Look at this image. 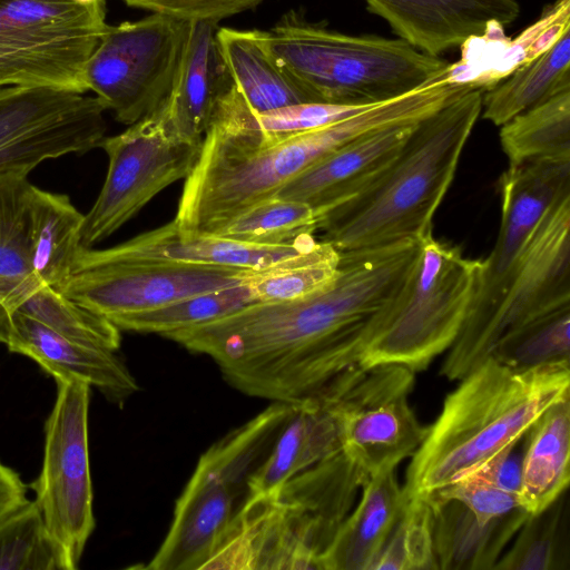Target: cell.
Returning a JSON list of instances; mask_svg holds the SVG:
<instances>
[{
	"label": "cell",
	"instance_id": "cell-14",
	"mask_svg": "<svg viewBox=\"0 0 570 570\" xmlns=\"http://www.w3.org/2000/svg\"><path fill=\"white\" fill-rule=\"evenodd\" d=\"M165 101L125 131L102 140L100 147L108 157V170L83 218L85 247L111 236L157 194L191 171L202 144L184 141L174 132Z\"/></svg>",
	"mask_w": 570,
	"mask_h": 570
},
{
	"label": "cell",
	"instance_id": "cell-5",
	"mask_svg": "<svg viewBox=\"0 0 570 570\" xmlns=\"http://www.w3.org/2000/svg\"><path fill=\"white\" fill-rule=\"evenodd\" d=\"M368 476L342 451L250 495L202 570H322V557Z\"/></svg>",
	"mask_w": 570,
	"mask_h": 570
},
{
	"label": "cell",
	"instance_id": "cell-10",
	"mask_svg": "<svg viewBox=\"0 0 570 570\" xmlns=\"http://www.w3.org/2000/svg\"><path fill=\"white\" fill-rule=\"evenodd\" d=\"M501 222L494 246L480 261L476 287L461 331L440 374L461 380L473 371L479 340L547 210L570 195V159H538L509 165L500 179Z\"/></svg>",
	"mask_w": 570,
	"mask_h": 570
},
{
	"label": "cell",
	"instance_id": "cell-4",
	"mask_svg": "<svg viewBox=\"0 0 570 570\" xmlns=\"http://www.w3.org/2000/svg\"><path fill=\"white\" fill-rule=\"evenodd\" d=\"M412 455L402 490L423 498L475 472L521 440L554 403L569 397V363L524 371L493 357L460 380Z\"/></svg>",
	"mask_w": 570,
	"mask_h": 570
},
{
	"label": "cell",
	"instance_id": "cell-41",
	"mask_svg": "<svg viewBox=\"0 0 570 570\" xmlns=\"http://www.w3.org/2000/svg\"><path fill=\"white\" fill-rule=\"evenodd\" d=\"M425 500H456L483 522L501 518L520 508L517 494L475 474H470L448 485Z\"/></svg>",
	"mask_w": 570,
	"mask_h": 570
},
{
	"label": "cell",
	"instance_id": "cell-28",
	"mask_svg": "<svg viewBox=\"0 0 570 570\" xmlns=\"http://www.w3.org/2000/svg\"><path fill=\"white\" fill-rule=\"evenodd\" d=\"M570 397L551 405L525 434L519 504L529 514L550 505L568 490Z\"/></svg>",
	"mask_w": 570,
	"mask_h": 570
},
{
	"label": "cell",
	"instance_id": "cell-20",
	"mask_svg": "<svg viewBox=\"0 0 570 570\" xmlns=\"http://www.w3.org/2000/svg\"><path fill=\"white\" fill-rule=\"evenodd\" d=\"M6 346L35 361L56 381H82L119 406L138 391L136 379L117 352L69 340L21 313L13 315Z\"/></svg>",
	"mask_w": 570,
	"mask_h": 570
},
{
	"label": "cell",
	"instance_id": "cell-34",
	"mask_svg": "<svg viewBox=\"0 0 570 570\" xmlns=\"http://www.w3.org/2000/svg\"><path fill=\"white\" fill-rule=\"evenodd\" d=\"M570 304L540 314L503 335L491 356L500 364L524 371L569 363Z\"/></svg>",
	"mask_w": 570,
	"mask_h": 570
},
{
	"label": "cell",
	"instance_id": "cell-36",
	"mask_svg": "<svg viewBox=\"0 0 570 570\" xmlns=\"http://www.w3.org/2000/svg\"><path fill=\"white\" fill-rule=\"evenodd\" d=\"M317 220L309 205L273 197L243 212L214 235L258 245H292L314 236Z\"/></svg>",
	"mask_w": 570,
	"mask_h": 570
},
{
	"label": "cell",
	"instance_id": "cell-35",
	"mask_svg": "<svg viewBox=\"0 0 570 570\" xmlns=\"http://www.w3.org/2000/svg\"><path fill=\"white\" fill-rule=\"evenodd\" d=\"M256 304L248 287L240 284L189 296L165 306L120 316L112 324L120 331L165 336L224 317Z\"/></svg>",
	"mask_w": 570,
	"mask_h": 570
},
{
	"label": "cell",
	"instance_id": "cell-13",
	"mask_svg": "<svg viewBox=\"0 0 570 570\" xmlns=\"http://www.w3.org/2000/svg\"><path fill=\"white\" fill-rule=\"evenodd\" d=\"M414 373L397 364L357 366L320 393L337 419L342 452L368 478L396 468L425 438L409 402Z\"/></svg>",
	"mask_w": 570,
	"mask_h": 570
},
{
	"label": "cell",
	"instance_id": "cell-37",
	"mask_svg": "<svg viewBox=\"0 0 570 570\" xmlns=\"http://www.w3.org/2000/svg\"><path fill=\"white\" fill-rule=\"evenodd\" d=\"M17 312L86 345L118 352L121 344L120 330L110 321L45 284L29 294Z\"/></svg>",
	"mask_w": 570,
	"mask_h": 570
},
{
	"label": "cell",
	"instance_id": "cell-40",
	"mask_svg": "<svg viewBox=\"0 0 570 570\" xmlns=\"http://www.w3.org/2000/svg\"><path fill=\"white\" fill-rule=\"evenodd\" d=\"M570 29V0H556L542 11L539 19L509 41L488 70L478 75L474 86L488 90L511 75L520 66L548 50Z\"/></svg>",
	"mask_w": 570,
	"mask_h": 570
},
{
	"label": "cell",
	"instance_id": "cell-2",
	"mask_svg": "<svg viewBox=\"0 0 570 570\" xmlns=\"http://www.w3.org/2000/svg\"><path fill=\"white\" fill-rule=\"evenodd\" d=\"M424 112L422 97L410 91L322 128L273 137L242 127L217 107L173 220L184 235H214L331 151L368 131L417 121Z\"/></svg>",
	"mask_w": 570,
	"mask_h": 570
},
{
	"label": "cell",
	"instance_id": "cell-27",
	"mask_svg": "<svg viewBox=\"0 0 570 570\" xmlns=\"http://www.w3.org/2000/svg\"><path fill=\"white\" fill-rule=\"evenodd\" d=\"M216 37L233 82L254 112L320 102L271 57L258 30L218 28Z\"/></svg>",
	"mask_w": 570,
	"mask_h": 570
},
{
	"label": "cell",
	"instance_id": "cell-32",
	"mask_svg": "<svg viewBox=\"0 0 570 570\" xmlns=\"http://www.w3.org/2000/svg\"><path fill=\"white\" fill-rule=\"evenodd\" d=\"M341 253L315 240L302 253L264 269H249L243 283L256 303L301 299L327 288L338 273Z\"/></svg>",
	"mask_w": 570,
	"mask_h": 570
},
{
	"label": "cell",
	"instance_id": "cell-7",
	"mask_svg": "<svg viewBox=\"0 0 570 570\" xmlns=\"http://www.w3.org/2000/svg\"><path fill=\"white\" fill-rule=\"evenodd\" d=\"M480 264L432 234L420 240L396 291L363 325L360 365L426 368L458 337Z\"/></svg>",
	"mask_w": 570,
	"mask_h": 570
},
{
	"label": "cell",
	"instance_id": "cell-42",
	"mask_svg": "<svg viewBox=\"0 0 570 570\" xmlns=\"http://www.w3.org/2000/svg\"><path fill=\"white\" fill-rule=\"evenodd\" d=\"M126 4L195 22L218 23L234 14L250 10L264 0H122Z\"/></svg>",
	"mask_w": 570,
	"mask_h": 570
},
{
	"label": "cell",
	"instance_id": "cell-22",
	"mask_svg": "<svg viewBox=\"0 0 570 570\" xmlns=\"http://www.w3.org/2000/svg\"><path fill=\"white\" fill-rule=\"evenodd\" d=\"M218 23L195 21L180 59L166 114L174 132L200 145L220 98L234 85L217 42Z\"/></svg>",
	"mask_w": 570,
	"mask_h": 570
},
{
	"label": "cell",
	"instance_id": "cell-15",
	"mask_svg": "<svg viewBox=\"0 0 570 570\" xmlns=\"http://www.w3.org/2000/svg\"><path fill=\"white\" fill-rule=\"evenodd\" d=\"M106 107L95 96L39 86L0 89V170L31 171L48 159L83 155L106 137Z\"/></svg>",
	"mask_w": 570,
	"mask_h": 570
},
{
	"label": "cell",
	"instance_id": "cell-29",
	"mask_svg": "<svg viewBox=\"0 0 570 570\" xmlns=\"http://www.w3.org/2000/svg\"><path fill=\"white\" fill-rule=\"evenodd\" d=\"M29 173L0 170V299L14 313L42 284L31 266L28 202L32 184Z\"/></svg>",
	"mask_w": 570,
	"mask_h": 570
},
{
	"label": "cell",
	"instance_id": "cell-8",
	"mask_svg": "<svg viewBox=\"0 0 570 570\" xmlns=\"http://www.w3.org/2000/svg\"><path fill=\"white\" fill-rule=\"evenodd\" d=\"M295 404L272 402L212 444L176 501L168 532L146 569L202 570L250 495V481L271 453Z\"/></svg>",
	"mask_w": 570,
	"mask_h": 570
},
{
	"label": "cell",
	"instance_id": "cell-25",
	"mask_svg": "<svg viewBox=\"0 0 570 570\" xmlns=\"http://www.w3.org/2000/svg\"><path fill=\"white\" fill-rule=\"evenodd\" d=\"M294 404V412L250 481V495L271 492L342 451L337 419L322 395Z\"/></svg>",
	"mask_w": 570,
	"mask_h": 570
},
{
	"label": "cell",
	"instance_id": "cell-38",
	"mask_svg": "<svg viewBox=\"0 0 570 570\" xmlns=\"http://www.w3.org/2000/svg\"><path fill=\"white\" fill-rule=\"evenodd\" d=\"M0 570H69L35 500L0 519Z\"/></svg>",
	"mask_w": 570,
	"mask_h": 570
},
{
	"label": "cell",
	"instance_id": "cell-43",
	"mask_svg": "<svg viewBox=\"0 0 570 570\" xmlns=\"http://www.w3.org/2000/svg\"><path fill=\"white\" fill-rule=\"evenodd\" d=\"M524 446L525 435L521 440L502 450L471 474H475L481 479L518 495L521 482Z\"/></svg>",
	"mask_w": 570,
	"mask_h": 570
},
{
	"label": "cell",
	"instance_id": "cell-31",
	"mask_svg": "<svg viewBox=\"0 0 570 570\" xmlns=\"http://www.w3.org/2000/svg\"><path fill=\"white\" fill-rule=\"evenodd\" d=\"M509 165L538 159H570V88L500 126Z\"/></svg>",
	"mask_w": 570,
	"mask_h": 570
},
{
	"label": "cell",
	"instance_id": "cell-33",
	"mask_svg": "<svg viewBox=\"0 0 570 570\" xmlns=\"http://www.w3.org/2000/svg\"><path fill=\"white\" fill-rule=\"evenodd\" d=\"M567 490L542 511L529 514L513 544L497 562L500 570L569 569Z\"/></svg>",
	"mask_w": 570,
	"mask_h": 570
},
{
	"label": "cell",
	"instance_id": "cell-17",
	"mask_svg": "<svg viewBox=\"0 0 570 570\" xmlns=\"http://www.w3.org/2000/svg\"><path fill=\"white\" fill-rule=\"evenodd\" d=\"M566 304H570V195L558 199L538 225L479 340L473 370L508 332Z\"/></svg>",
	"mask_w": 570,
	"mask_h": 570
},
{
	"label": "cell",
	"instance_id": "cell-16",
	"mask_svg": "<svg viewBox=\"0 0 570 570\" xmlns=\"http://www.w3.org/2000/svg\"><path fill=\"white\" fill-rule=\"evenodd\" d=\"M248 271L166 261L106 259L98 257L92 247L83 246L62 294L112 323L120 316L240 284Z\"/></svg>",
	"mask_w": 570,
	"mask_h": 570
},
{
	"label": "cell",
	"instance_id": "cell-9",
	"mask_svg": "<svg viewBox=\"0 0 570 570\" xmlns=\"http://www.w3.org/2000/svg\"><path fill=\"white\" fill-rule=\"evenodd\" d=\"M107 26L106 0H0V89L86 94V65Z\"/></svg>",
	"mask_w": 570,
	"mask_h": 570
},
{
	"label": "cell",
	"instance_id": "cell-24",
	"mask_svg": "<svg viewBox=\"0 0 570 570\" xmlns=\"http://www.w3.org/2000/svg\"><path fill=\"white\" fill-rule=\"evenodd\" d=\"M433 513V544L438 569H494L528 518L520 508L483 522L456 500H426Z\"/></svg>",
	"mask_w": 570,
	"mask_h": 570
},
{
	"label": "cell",
	"instance_id": "cell-12",
	"mask_svg": "<svg viewBox=\"0 0 570 570\" xmlns=\"http://www.w3.org/2000/svg\"><path fill=\"white\" fill-rule=\"evenodd\" d=\"M56 383L41 470L29 487L68 569L75 570L96 524L88 442L90 386L73 379Z\"/></svg>",
	"mask_w": 570,
	"mask_h": 570
},
{
	"label": "cell",
	"instance_id": "cell-11",
	"mask_svg": "<svg viewBox=\"0 0 570 570\" xmlns=\"http://www.w3.org/2000/svg\"><path fill=\"white\" fill-rule=\"evenodd\" d=\"M190 23L153 13L108 24L86 65L87 90L121 124L151 114L173 88Z\"/></svg>",
	"mask_w": 570,
	"mask_h": 570
},
{
	"label": "cell",
	"instance_id": "cell-6",
	"mask_svg": "<svg viewBox=\"0 0 570 570\" xmlns=\"http://www.w3.org/2000/svg\"><path fill=\"white\" fill-rule=\"evenodd\" d=\"M258 36L277 65L320 102L375 105L446 75L451 66L401 38L341 33L296 10Z\"/></svg>",
	"mask_w": 570,
	"mask_h": 570
},
{
	"label": "cell",
	"instance_id": "cell-23",
	"mask_svg": "<svg viewBox=\"0 0 570 570\" xmlns=\"http://www.w3.org/2000/svg\"><path fill=\"white\" fill-rule=\"evenodd\" d=\"M405 497L395 468L370 476L322 557V570H372L399 521Z\"/></svg>",
	"mask_w": 570,
	"mask_h": 570
},
{
	"label": "cell",
	"instance_id": "cell-21",
	"mask_svg": "<svg viewBox=\"0 0 570 570\" xmlns=\"http://www.w3.org/2000/svg\"><path fill=\"white\" fill-rule=\"evenodd\" d=\"M315 240L312 236L292 245L269 246L216 235H184L171 220L116 246L92 248V252L106 259L166 261L257 271L302 253Z\"/></svg>",
	"mask_w": 570,
	"mask_h": 570
},
{
	"label": "cell",
	"instance_id": "cell-30",
	"mask_svg": "<svg viewBox=\"0 0 570 570\" xmlns=\"http://www.w3.org/2000/svg\"><path fill=\"white\" fill-rule=\"evenodd\" d=\"M570 88V29L548 50L520 66L483 94L482 117L501 126Z\"/></svg>",
	"mask_w": 570,
	"mask_h": 570
},
{
	"label": "cell",
	"instance_id": "cell-1",
	"mask_svg": "<svg viewBox=\"0 0 570 570\" xmlns=\"http://www.w3.org/2000/svg\"><path fill=\"white\" fill-rule=\"evenodd\" d=\"M417 247L404 240L340 252L337 276L320 293L250 304L164 337L210 357L246 395L302 402L361 366L363 325L396 291Z\"/></svg>",
	"mask_w": 570,
	"mask_h": 570
},
{
	"label": "cell",
	"instance_id": "cell-44",
	"mask_svg": "<svg viewBox=\"0 0 570 570\" xmlns=\"http://www.w3.org/2000/svg\"><path fill=\"white\" fill-rule=\"evenodd\" d=\"M27 488L19 473L0 462V519L28 500Z\"/></svg>",
	"mask_w": 570,
	"mask_h": 570
},
{
	"label": "cell",
	"instance_id": "cell-39",
	"mask_svg": "<svg viewBox=\"0 0 570 570\" xmlns=\"http://www.w3.org/2000/svg\"><path fill=\"white\" fill-rule=\"evenodd\" d=\"M405 500L403 512L372 570L438 569L432 508L423 498Z\"/></svg>",
	"mask_w": 570,
	"mask_h": 570
},
{
	"label": "cell",
	"instance_id": "cell-3",
	"mask_svg": "<svg viewBox=\"0 0 570 570\" xmlns=\"http://www.w3.org/2000/svg\"><path fill=\"white\" fill-rule=\"evenodd\" d=\"M470 88L420 120L392 161L360 193L318 216L322 240L338 252L420 242L446 195L482 111Z\"/></svg>",
	"mask_w": 570,
	"mask_h": 570
},
{
	"label": "cell",
	"instance_id": "cell-26",
	"mask_svg": "<svg viewBox=\"0 0 570 570\" xmlns=\"http://www.w3.org/2000/svg\"><path fill=\"white\" fill-rule=\"evenodd\" d=\"M31 266L38 281L63 293L81 248L85 215L68 195L32 185L28 202Z\"/></svg>",
	"mask_w": 570,
	"mask_h": 570
},
{
	"label": "cell",
	"instance_id": "cell-18",
	"mask_svg": "<svg viewBox=\"0 0 570 570\" xmlns=\"http://www.w3.org/2000/svg\"><path fill=\"white\" fill-rule=\"evenodd\" d=\"M367 10L416 49L440 56L482 38L490 27L510 24L520 14L518 0H364Z\"/></svg>",
	"mask_w": 570,
	"mask_h": 570
},
{
	"label": "cell",
	"instance_id": "cell-45",
	"mask_svg": "<svg viewBox=\"0 0 570 570\" xmlns=\"http://www.w3.org/2000/svg\"><path fill=\"white\" fill-rule=\"evenodd\" d=\"M13 315L14 312L0 299V344L6 345L9 340Z\"/></svg>",
	"mask_w": 570,
	"mask_h": 570
},
{
	"label": "cell",
	"instance_id": "cell-19",
	"mask_svg": "<svg viewBox=\"0 0 570 570\" xmlns=\"http://www.w3.org/2000/svg\"><path fill=\"white\" fill-rule=\"evenodd\" d=\"M417 122L389 125L358 136L314 163L275 197L303 202L318 218L364 189L397 155Z\"/></svg>",
	"mask_w": 570,
	"mask_h": 570
}]
</instances>
